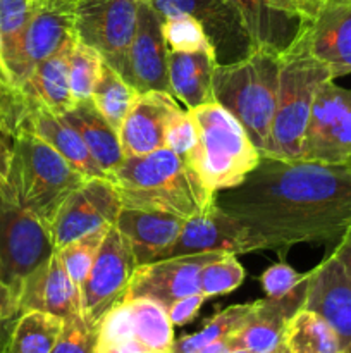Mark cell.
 Wrapping results in <instances>:
<instances>
[{
    "mask_svg": "<svg viewBox=\"0 0 351 353\" xmlns=\"http://www.w3.org/2000/svg\"><path fill=\"white\" fill-rule=\"evenodd\" d=\"M213 202L246 234L248 252L284 254L298 243H337L351 226V169L262 155Z\"/></svg>",
    "mask_w": 351,
    "mask_h": 353,
    "instance_id": "obj_1",
    "label": "cell"
},
{
    "mask_svg": "<svg viewBox=\"0 0 351 353\" xmlns=\"http://www.w3.org/2000/svg\"><path fill=\"white\" fill-rule=\"evenodd\" d=\"M127 209L189 219L213 203V195L195 169L169 148L131 155L109 176Z\"/></svg>",
    "mask_w": 351,
    "mask_h": 353,
    "instance_id": "obj_2",
    "label": "cell"
},
{
    "mask_svg": "<svg viewBox=\"0 0 351 353\" xmlns=\"http://www.w3.org/2000/svg\"><path fill=\"white\" fill-rule=\"evenodd\" d=\"M86 179L50 145L26 131L12 140L0 196L30 210L50 230L62 203Z\"/></svg>",
    "mask_w": 351,
    "mask_h": 353,
    "instance_id": "obj_3",
    "label": "cell"
},
{
    "mask_svg": "<svg viewBox=\"0 0 351 353\" xmlns=\"http://www.w3.org/2000/svg\"><path fill=\"white\" fill-rule=\"evenodd\" d=\"M327 79H332V74L312 55L306 26L299 23L291 43L279 52L277 107L265 157L301 161L310 110L317 90Z\"/></svg>",
    "mask_w": 351,
    "mask_h": 353,
    "instance_id": "obj_4",
    "label": "cell"
},
{
    "mask_svg": "<svg viewBox=\"0 0 351 353\" xmlns=\"http://www.w3.org/2000/svg\"><path fill=\"white\" fill-rule=\"evenodd\" d=\"M279 52L251 48L244 57L217 64L213 74L215 102L229 110L248 137L265 154L277 107Z\"/></svg>",
    "mask_w": 351,
    "mask_h": 353,
    "instance_id": "obj_5",
    "label": "cell"
},
{
    "mask_svg": "<svg viewBox=\"0 0 351 353\" xmlns=\"http://www.w3.org/2000/svg\"><path fill=\"white\" fill-rule=\"evenodd\" d=\"M188 112L198 128V145L188 164L210 192L240 185L262 157L246 130L217 102L195 107Z\"/></svg>",
    "mask_w": 351,
    "mask_h": 353,
    "instance_id": "obj_6",
    "label": "cell"
},
{
    "mask_svg": "<svg viewBox=\"0 0 351 353\" xmlns=\"http://www.w3.org/2000/svg\"><path fill=\"white\" fill-rule=\"evenodd\" d=\"M54 254L50 230L30 210L0 196V279L19 293L24 279Z\"/></svg>",
    "mask_w": 351,
    "mask_h": 353,
    "instance_id": "obj_7",
    "label": "cell"
},
{
    "mask_svg": "<svg viewBox=\"0 0 351 353\" xmlns=\"http://www.w3.org/2000/svg\"><path fill=\"white\" fill-rule=\"evenodd\" d=\"M136 268L138 262L124 234L116 226L110 228L79 286L81 316L88 326L98 327L107 312L123 302Z\"/></svg>",
    "mask_w": 351,
    "mask_h": 353,
    "instance_id": "obj_8",
    "label": "cell"
},
{
    "mask_svg": "<svg viewBox=\"0 0 351 353\" xmlns=\"http://www.w3.org/2000/svg\"><path fill=\"white\" fill-rule=\"evenodd\" d=\"M351 157V90L327 79L317 90L301 161L346 164Z\"/></svg>",
    "mask_w": 351,
    "mask_h": 353,
    "instance_id": "obj_9",
    "label": "cell"
},
{
    "mask_svg": "<svg viewBox=\"0 0 351 353\" xmlns=\"http://www.w3.org/2000/svg\"><path fill=\"white\" fill-rule=\"evenodd\" d=\"M141 0H79L76 6L78 40L95 48L107 64L123 74L138 23Z\"/></svg>",
    "mask_w": 351,
    "mask_h": 353,
    "instance_id": "obj_10",
    "label": "cell"
},
{
    "mask_svg": "<svg viewBox=\"0 0 351 353\" xmlns=\"http://www.w3.org/2000/svg\"><path fill=\"white\" fill-rule=\"evenodd\" d=\"M123 207L119 192L109 178H88L65 199L52 223L55 250L86 234L114 228Z\"/></svg>",
    "mask_w": 351,
    "mask_h": 353,
    "instance_id": "obj_11",
    "label": "cell"
},
{
    "mask_svg": "<svg viewBox=\"0 0 351 353\" xmlns=\"http://www.w3.org/2000/svg\"><path fill=\"white\" fill-rule=\"evenodd\" d=\"M79 0H33L28 26L9 71L23 86L40 62L76 38V6Z\"/></svg>",
    "mask_w": 351,
    "mask_h": 353,
    "instance_id": "obj_12",
    "label": "cell"
},
{
    "mask_svg": "<svg viewBox=\"0 0 351 353\" xmlns=\"http://www.w3.org/2000/svg\"><path fill=\"white\" fill-rule=\"evenodd\" d=\"M164 19L150 0H141L133 41L129 45L123 78L138 92L160 90L171 93L169 86V48L162 33Z\"/></svg>",
    "mask_w": 351,
    "mask_h": 353,
    "instance_id": "obj_13",
    "label": "cell"
},
{
    "mask_svg": "<svg viewBox=\"0 0 351 353\" xmlns=\"http://www.w3.org/2000/svg\"><path fill=\"white\" fill-rule=\"evenodd\" d=\"M162 19L188 16L202 23L217 61L229 57V62L244 57L251 50L237 10L227 0H150Z\"/></svg>",
    "mask_w": 351,
    "mask_h": 353,
    "instance_id": "obj_14",
    "label": "cell"
},
{
    "mask_svg": "<svg viewBox=\"0 0 351 353\" xmlns=\"http://www.w3.org/2000/svg\"><path fill=\"white\" fill-rule=\"evenodd\" d=\"M219 255V252H209V254L160 259L138 265L124 299L147 296L169 309L176 300L202 293L200 271L206 262L213 261Z\"/></svg>",
    "mask_w": 351,
    "mask_h": 353,
    "instance_id": "obj_15",
    "label": "cell"
},
{
    "mask_svg": "<svg viewBox=\"0 0 351 353\" xmlns=\"http://www.w3.org/2000/svg\"><path fill=\"white\" fill-rule=\"evenodd\" d=\"M303 309L322 317L336 331L343 348L351 343V276L334 254L310 271Z\"/></svg>",
    "mask_w": 351,
    "mask_h": 353,
    "instance_id": "obj_16",
    "label": "cell"
},
{
    "mask_svg": "<svg viewBox=\"0 0 351 353\" xmlns=\"http://www.w3.org/2000/svg\"><path fill=\"white\" fill-rule=\"evenodd\" d=\"M219 252V254H248V241L243 228L227 216L215 202L203 212L184 219L181 233L160 259L182 257ZM158 259V261H160Z\"/></svg>",
    "mask_w": 351,
    "mask_h": 353,
    "instance_id": "obj_17",
    "label": "cell"
},
{
    "mask_svg": "<svg viewBox=\"0 0 351 353\" xmlns=\"http://www.w3.org/2000/svg\"><path fill=\"white\" fill-rule=\"evenodd\" d=\"M310 272L298 288L281 299H267L253 302V310L246 323L229 336L231 348H244L250 353H268L282 343L288 321L303 309L308 288Z\"/></svg>",
    "mask_w": 351,
    "mask_h": 353,
    "instance_id": "obj_18",
    "label": "cell"
},
{
    "mask_svg": "<svg viewBox=\"0 0 351 353\" xmlns=\"http://www.w3.org/2000/svg\"><path fill=\"white\" fill-rule=\"evenodd\" d=\"M182 107L160 90L141 92L131 105L119 131L124 157L145 155L165 147L167 124Z\"/></svg>",
    "mask_w": 351,
    "mask_h": 353,
    "instance_id": "obj_19",
    "label": "cell"
},
{
    "mask_svg": "<svg viewBox=\"0 0 351 353\" xmlns=\"http://www.w3.org/2000/svg\"><path fill=\"white\" fill-rule=\"evenodd\" d=\"M24 310H41L64 321L81 316L79 286L67 274L57 252L24 279L19 314Z\"/></svg>",
    "mask_w": 351,
    "mask_h": 353,
    "instance_id": "obj_20",
    "label": "cell"
},
{
    "mask_svg": "<svg viewBox=\"0 0 351 353\" xmlns=\"http://www.w3.org/2000/svg\"><path fill=\"white\" fill-rule=\"evenodd\" d=\"M310 52L332 74H351V0H330L313 23H303Z\"/></svg>",
    "mask_w": 351,
    "mask_h": 353,
    "instance_id": "obj_21",
    "label": "cell"
},
{
    "mask_svg": "<svg viewBox=\"0 0 351 353\" xmlns=\"http://www.w3.org/2000/svg\"><path fill=\"white\" fill-rule=\"evenodd\" d=\"M184 219L162 212L123 207L116 228L124 234L138 265L155 262L171 247L181 233Z\"/></svg>",
    "mask_w": 351,
    "mask_h": 353,
    "instance_id": "obj_22",
    "label": "cell"
},
{
    "mask_svg": "<svg viewBox=\"0 0 351 353\" xmlns=\"http://www.w3.org/2000/svg\"><path fill=\"white\" fill-rule=\"evenodd\" d=\"M219 64L213 48L198 52H169L171 95L186 110L215 102L213 74Z\"/></svg>",
    "mask_w": 351,
    "mask_h": 353,
    "instance_id": "obj_23",
    "label": "cell"
},
{
    "mask_svg": "<svg viewBox=\"0 0 351 353\" xmlns=\"http://www.w3.org/2000/svg\"><path fill=\"white\" fill-rule=\"evenodd\" d=\"M28 133H33L45 143L50 145L55 152L62 155L69 164L86 178H107L93 155L89 154L78 131L67 123L62 116L34 103L31 109L26 124ZM24 131V133H26Z\"/></svg>",
    "mask_w": 351,
    "mask_h": 353,
    "instance_id": "obj_24",
    "label": "cell"
},
{
    "mask_svg": "<svg viewBox=\"0 0 351 353\" xmlns=\"http://www.w3.org/2000/svg\"><path fill=\"white\" fill-rule=\"evenodd\" d=\"M76 41L78 37L62 45L54 55L40 62L23 83L24 93L31 102L58 116H64L76 105L69 83V57Z\"/></svg>",
    "mask_w": 351,
    "mask_h": 353,
    "instance_id": "obj_25",
    "label": "cell"
},
{
    "mask_svg": "<svg viewBox=\"0 0 351 353\" xmlns=\"http://www.w3.org/2000/svg\"><path fill=\"white\" fill-rule=\"evenodd\" d=\"M62 117L78 131L89 154L109 178L124 161L119 133L107 123L92 100L78 102L74 109L65 112Z\"/></svg>",
    "mask_w": 351,
    "mask_h": 353,
    "instance_id": "obj_26",
    "label": "cell"
},
{
    "mask_svg": "<svg viewBox=\"0 0 351 353\" xmlns=\"http://www.w3.org/2000/svg\"><path fill=\"white\" fill-rule=\"evenodd\" d=\"M237 10L251 48L281 52L298 33L299 21L272 10L267 0H227Z\"/></svg>",
    "mask_w": 351,
    "mask_h": 353,
    "instance_id": "obj_27",
    "label": "cell"
},
{
    "mask_svg": "<svg viewBox=\"0 0 351 353\" xmlns=\"http://www.w3.org/2000/svg\"><path fill=\"white\" fill-rule=\"evenodd\" d=\"M65 321L41 310H24L10 323L2 353H50Z\"/></svg>",
    "mask_w": 351,
    "mask_h": 353,
    "instance_id": "obj_28",
    "label": "cell"
},
{
    "mask_svg": "<svg viewBox=\"0 0 351 353\" xmlns=\"http://www.w3.org/2000/svg\"><path fill=\"white\" fill-rule=\"evenodd\" d=\"M282 341L291 353H341L339 336L336 331L315 312L299 309L288 321Z\"/></svg>",
    "mask_w": 351,
    "mask_h": 353,
    "instance_id": "obj_29",
    "label": "cell"
},
{
    "mask_svg": "<svg viewBox=\"0 0 351 353\" xmlns=\"http://www.w3.org/2000/svg\"><path fill=\"white\" fill-rule=\"evenodd\" d=\"M129 303L136 338L151 353H171L174 345V326L167 309L147 296L124 299Z\"/></svg>",
    "mask_w": 351,
    "mask_h": 353,
    "instance_id": "obj_30",
    "label": "cell"
},
{
    "mask_svg": "<svg viewBox=\"0 0 351 353\" xmlns=\"http://www.w3.org/2000/svg\"><path fill=\"white\" fill-rule=\"evenodd\" d=\"M138 95H140V92L134 86H131L120 76L119 71H116L112 65L103 61L100 79L96 81L89 100L117 133L123 128L124 119H126L127 112H129L131 105Z\"/></svg>",
    "mask_w": 351,
    "mask_h": 353,
    "instance_id": "obj_31",
    "label": "cell"
},
{
    "mask_svg": "<svg viewBox=\"0 0 351 353\" xmlns=\"http://www.w3.org/2000/svg\"><path fill=\"white\" fill-rule=\"evenodd\" d=\"M253 310V303H241V305H231L227 309L220 310L213 317H210L205 326L198 333L186 334V336L174 340L172 352L176 353H196L206 345L213 341L229 338L236 333Z\"/></svg>",
    "mask_w": 351,
    "mask_h": 353,
    "instance_id": "obj_32",
    "label": "cell"
},
{
    "mask_svg": "<svg viewBox=\"0 0 351 353\" xmlns=\"http://www.w3.org/2000/svg\"><path fill=\"white\" fill-rule=\"evenodd\" d=\"M33 102L28 99L23 86L14 81L2 57L0 45V130L9 138H17L26 131Z\"/></svg>",
    "mask_w": 351,
    "mask_h": 353,
    "instance_id": "obj_33",
    "label": "cell"
},
{
    "mask_svg": "<svg viewBox=\"0 0 351 353\" xmlns=\"http://www.w3.org/2000/svg\"><path fill=\"white\" fill-rule=\"evenodd\" d=\"M102 64V55L95 48L79 40L76 41L69 57V83L76 103L92 99L93 88L100 79Z\"/></svg>",
    "mask_w": 351,
    "mask_h": 353,
    "instance_id": "obj_34",
    "label": "cell"
},
{
    "mask_svg": "<svg viewBox=\"0 0 351 353\" xmlns=\"http://www.w3.org/2000/svg\"><path fill=\"white\" fill-rule=\"evenodd\" d=\"M31 12L33 0H0V45L7 69L16 59Z\"/></svg>",
    "mask_w": 351,
    "mask_h": 353,
    "instance_id": "obj_35",
    "label": "cell"
},
{
    "mask_svg": "<svg viewBox=\"0 0 351 353\" xmlns=\"http://www.w3.org/2000/svg\"><path fill=\"white\" fill-rule=\"evenodd\" d=\"M246 271L234 254H220L200 271V290L206 299L234 292L243 283Z\"/></svg>",
    "mask_w": 351,
    "mask_h": 353,
    "instance_id": "obj_36",
    "label": "cell"
},
{
    "mask_svg": "<svg viewBox=\"0 0 351 353\" xmlns=\"http://www.w3.org/2000/svg\"><path fill=\"white\" fill-rule=\"evenodd\" d=\"M162 33L169 52H198L213 48L202 23L188 14L164 19Z\"/></svg>",
    "mask_w": 351,
    "mask_h": 353,
    "instance_id": "obj_37",
    "label": "cell"
},
{
    "mask_svg": "<svg viewBox=\"0 0 351 353\" xmlns=\"http://www.w3.org/2000/svg\"><path fill=\"white\" fill-rule=\"evenodd\" d=\"M107 233H109V230L96 231V233L86 234V236L71 241V243L55 250L61 262L64 264L67 274L71 276V279L78 286H81L86 276H88L93 261H95L96 254L100 250V245H102Z\"/></svg>",
    "mask_w": 351,
    "mask_h": 353,
    "instance_id": "obj_38",
    "label": "cell"
},
{
    "mask_svg": "<svg viewBox=\"0 0 351 353\" xmlns=\"http://www.w3.org/2000/svg\"><path fill=\"white\" fill-rule=\"evenodd\" d=\"M196 145H198V128H196L195 121L188 110H179L169 121L167 130H165V148L172 150L188 162L195 152Z\"/></svg>",
    "mask_w": 351,
    "mask_h": 353,
    "instance_id": "obj_39",
    "label": "cell"
},
{
    "mask_svg": "<svg viewBox=\"0 0 351 353\" xmlns=\"http://www.w3.org/2000/svg\"><path fill=\"white\" fill-rule=\"evenodd\" d=\"M96 327L86 324L83 316L65 321L64 331L50 353H96Z\"/></svg>",
    "mask_w": 351,
    "mask_h": 353,
    "instance_id": "obj_40",
    "label": "cell"
},
{
    "mask_svg": "<svg viewBox=\"0 0 351 353\" xmlns=\"http://www.w3.org/2000/svg\"><path fill=\"white\" fill-rule=\"evenodd\" d=\"M305 278L306 274H299L291 265L275 264L262 274L260 281L265 295L270 296V299H281V296H286L292 290L298 288Z\"/></svg>",
    "mask_w": 351,
    "mask_h": 353,
    "instance_id": "obj_41",
    "label": "cell"
},
{
    "mask_svg": "<svg viewBox=\"0 0 351 353\" xmlns=\"http://www.w3.org/2000/svg\"><path fill=\"white\" fill-rule=\"evenodd\" d=\"M330 0H267L272 10L295 17L299 23H313Z\"/></svg>",
    "mask_w": 351,
    "mask_h": 353,
    "instance_id": "obj_42",
    "label": "cell"
},
{
    "mask_svg": "<svg viewBox=\"0 0 351 353\" xmlns=\"http://www.w3.org/2000/svg\"><path fill=\"white\" fill-rule=\"evenodd\" d=\"M205 300L206 296L203 295V293H195V295L176 300V302L167 309L169 319H171L172 326H184L189 321L195 319L198 310L202 309V305L205 303Z\"/></svg>",
    "mask_w": 351,
    "mask_h": 353,
    "instance_id": "obj_43",
    "label": "cell"
},
{
    "mask_svg": "<svg viewBox=\"0 0 351 353\" xmlns=\"http://www.w3.org/2000/svg\"><path fill=\"white\" fill-rule=\"evenodd\" d=\"M19 316V293L0 279V323Z\"/></svg>",
    "mask_w": 351,
    "mask_h": 353,
    "instance_id": "obj_44",
    "label": "cell"
},
{
    "mask_svg": "<svg viewBox=\"0 0 351 353\" xmlns=\"http://www.w3.org/2000/svg\"><path fill=\"white\" fill-rule=\"evenodd\" d=\"M332 254L339 259L341 264L344 265V269H346L351 276V226H350V230L344 233V236L337 241L336 248H334Z\"/></svg>",
    "mask_w": 351,
    "mask_h": 353,
    "instance_id": "obj_45",
    "label": "cell"
},
{
    "mask_svg": "<svg viewBox=\"0 0 351 353\" xmlns=\"http://www.w3.org/2000/svg\"><path fill=\"white\" fill-rule=\"evenodd\" d=\"M10 152H12V138H9L0 130V186L6 179L7 169H9Z\"/></svg>",
    "mask_w": 351,
    "mask_h": 353,
    "instance_id": "obj_46",
    "label": "cell"
},
{
    "mask_svg": "<svg viewBox=\"0 0 351 353\" xmlns=\"http://www.w3.org/2000/svg\"><path fill=\"white\" fill-rule=\"evenodd\" d=\"M229 352H231L229 338H224V340L213 341V343L206 345V347H203L202 350H198L196 353H229Z\"/></svg>",
    "mask_w": 351,
    "mask_h": 353,
    "instance_id": "obj_47",
    "label": "cell"
},
{
    "mask_svg": "<svg viewBox=\"0 0 351 353\" xmlns=\"http://www.w3.org/2000/svg\"><path fill=\"white\" fill-rule=\"evenodd\" d=\"M14 319H16V317H14ZM12 321H6V323H0V353H2V350H3V343H6L7 333H9V327H10V323H12Z\"/></svg>",
    "mask_w": 351,
    "mask_h": 353,
    "instance_id": "obj_48",
    "label": "cell"
},
{
    "mask_svg": "<svg viewBox=\"0 0 351 353\" xmlns=\"http://www.w3.org/2000/svg\"><path fill=\"white\" fill-rule=\"evenodd\" d=\"M268 353H291V352H289V348L286 347V343H284V341H282V343L279 345V347H275L274 350L268 352Z\"/></svg>",
    "mask_w": 351,
    "mask_h": 353,
    "instance_id": "obj_49",
    "label": "cell"
},
{
    "mask_svg": "<svg viewBox=\"0 0 351 353\" xmlns=\"http://www.w3.org/2000/svg\"><path fill=\"white\" fill-rule=\"evenodd\" d=\"M229 353H250V352L244 350V348H231Z\"/></svg>",
    "mask_w": 351,
    "mask_h": 353,
    "instance_id": "obj_50",
    "label": "cell"
},
{
    "mask_svg": "<svg viewBox=\"0 0 351 353\" xmlns=\"http://www.w3.org/2000/svg\"><path fill=\"white\" fill-rule=\"evenodd\" d=\"M341 353H351V343H348L346 347H344L343 350H341Z\"/></svg>",
    "mask_w": 351,
    "mask_h": 353,
    "instance_id": "obj_51",
    "label": "cell"
},
{
    "mask_svg": "<svg viewBox=\"0 0 351 353\" xmlns=\"http://www.w3.org/2000/svg\"><path fill=\"white\" fill-rule=\"evenodd\" d=\"M344 165H348V168H350V169H351V157H350V159H348V161H346V164H344Z\"/></svg>",
    "mask_w": 351,
    "mask_h": 353,
    "instance_id": "obj_52",
    "label": "cell"
},
{
    "mask_svg": "<svg viewBox=\"0 0 351 353\" xmlns=\"http://www.w3.org/2000/svg\"><path fill=\"white\" fill-rule=\"evenodd\" d=\"M171 353H176V352H171Z\"/></svg>",
    "mask_w": 351,
    "mask_h": 353,
    "instance_id": "obj_53",
    "label": "cell"
}]
</instances>
